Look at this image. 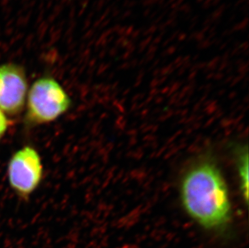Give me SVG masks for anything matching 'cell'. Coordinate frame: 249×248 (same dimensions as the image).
<instances>
[{
    "label": "cell",
    "mask_w": 249,
    "mask_h": 248,
    "mask_svg": "<svg viewBox=\"0 0 249 248\" xmlns=\"http://www.w3.org/2000/svg\"><path fill=\"white\" fill-rule=\"evenodd\" d=\"M179 195L186 214L205 230L223 232L231 223L228 184L212 155H203L189 165L180 180Z\"/></svg>",
    "instance_id": "cell-1"
},
{
    "label": "cell",
    "mask_w": 249,
    "mask_h": 248,
    "mask_svg": "<svg viewBox=\"0 0 249 248\" xmlns=\"http://www.w3.org/2000/svg\"><path fill=\"white\" fill-rule=\"evenodd\" d=\"M7 180L15 194L28 199L42 181L44 167L39 152L26 145L12 155L7 164Z\"/></svg>",
    "instance_id": "cell-3"
},
{
    "label": "cell",
    "mask_w": 249,
    "mask_h": 248,
    "mask_svg": "<svg viewBox=\"0 0 249 248\" xmlns=\"http://www.w3.org/2000/svg\"><path fill=\"white\" fill-rule=\"evenodd\" d=\"M233 157L237 170L238 182L244 203H249V156L248 145L237 144L233 148Z\"/></svg>",
    "instance_id": "cell-5"
},
{
    "label": "cell",
    "mask_w": 249,
    "mask_h": 248,
    "mask_svg": "<svg viewBox=\"0 0 249 248\" xmlns=\"http://www.w3.org/2000/svg\"><path fill=\"white\" fill-rule=\"evenodd\" d=\"M8 126H9V122L7 120V115L0 110V141L7 133Z\"/></svg>",
    "instance_id": "cell-6"
},
{
    "label": "cell",
    "mask_w": 249,
    "mask_h": 248,
    "mask_svg": "<svg viewBox=\"0 0 249 248\" xmlns=\"http://www.w3.org/2000/svg\"><path fill=\"white\" fill-rule=\"evenodd\" d=\"M72 106V100L62 86L50 76L36 80L27 95L25 122L38 126L54 122L65 115Z\"/></svg>",
    "instance_id": "cell-2"
},
{
    "label": "cell",
    "mask_w": 249,
    "mask_h": 248,
    "mask_svg": "<svg viewBox=\"0 0 249 248\" xmlns=\"http://www.w3.org/2000/svg\"><path fill=\"white\" fill-rule=\"evenodd\" d=\"M28 77L23 66L13 62L0 65V110L8 116L20 115L25 107Z\"/></svg>",
    "instance_id": "cell-4"
}]
</instances>
